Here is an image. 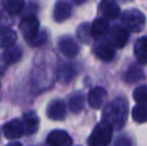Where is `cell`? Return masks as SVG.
I'll return each instance as SVG.
<instances>
[{"label": "cell", "instance_id": "6da1fadb", "mask_svg": "<svg viewBox=\"0 0 147 146\" xmlns=\"http://www.w3.org/2000/svg\"><path fill=\"white\" fill-rule=\"evenodd\" d=\"M128 119V102L125 98H115L107 103L102 113V120L107 122L112 128H123Z\"/></svg>", "mask_w": 147, "mask_h": 146}, {"label": "cell", "instance_id": "7a4b0ae2", "mask_svg": "<svg viewBox=\"0 0 147 146\" xmlns=\"http://www.w3.org/2000/svg\"><path fill=\"white\" fill-rule=\"evenodd\" d=\"M112 132H114V128L107 122L101 120L94 127L89 136V146H109L112 139Z\"/></svg>", "mask_w": 147, "mask_h": 146}, {"label": "cell", "instance_id": "3957f363", "mask_svg": "<svg viewBox=\"0 0 147 146\" xmlns=\"http://www.w3.org/2000/svg\"><path fill=\"white\" fill-rule=\"evenodd\" d=\"M121 23L129 32H140L146 25V17L138 9H128L123 13Z\"/></svg>", "mask_w": 147, "mask_h": 146}, {"label": "cell", "instance_id": "277c9868", "mask_svg": "<svg viewBox=\"0 0 147 146\" xmlns=\"http://www.w3.org/2000/svg\"><path fill=\"white\" fill-rule=\"evenodd\" d=\"M20 30L22 32L23 38L28 41V44L39 35V21L34 16H28V17L23 18L22 22L20 25Z\"/></svg>", "mask_w": 147, "mask_h": 146}, {"label": "cell", "instance_id": "5b68a950", "mask_svg": "<svg viewBox=\"0 0 147 146\" xmlns=\"http://www.w3.org/2000/svg\"><path fill=\"white\" fill-rule=\"evenodd\" d=\"M129 39V31L123 26H114L110 32V40L109 43L114 48H123L128 43Z\"/></svg>", "mask_w": 147, "mask_h": 146}, {"label": "cell", "instance_id": "8992f818", "mask_svg": "<svg viewBox=\"0 0 147 146\" xmlns=\"http://www.w3.org/2000/svg\"><path fill=\"white\" fill-rule=\"evenodd\" d=\"M3 133L8 140H17L25 135L23 131V124L20 119H13V120L8 122L3 127Z\"/></svg>", "mask_w": 147, "mask_h": 146}, {"label": "cell", "instance_id": "52a82bcc", "mask_svg": "<svg viewBox=\"0 0 147 146\" xmlns=\"http://www.w3.org/2000/svg\"><path fill=\"white\" fill-rule=\"evenodd\" d=\"M47 144L49 146H71L72 139L67 132L62 131V129H56L48 135Z\"/></svg>", "mask_w": 147, "mask_h": 146}, {"label": "cell", "instance_id": "ba28073f", "mask_svg": "<svg viewBox=\"0 0 147 146\" xmlns=\"http://www.w3.org/2000/svg\"><path fill=\"white\" fill-rule=\"evenodd\" d=\"M106 101H107V92L102 87L93 88L88 95L89 105H90V107L96 109V110L103 107V105H106Z\"/></svg>", "mask_w": 147, "mask_h": 146}, {"label": "cell", "instance_id": "9c48e42d", "mask_svg": "<svg viewBox=\"0 0 147 146\" xmlns=\"http://www.w3.org/2000/svg\"><path fill=\"white\" fill-rule=\"evenodd\" d=\"M47 115L52 120H62L66 116V103L62 100H53L47 107Z\"/></svg>", "mask_w": 147, "mask_h": 146}, {"label": "cell", "instance_id": "30bf717a", "mask_svg": "<svg viewBox=\"0 0 147 146\" xmlns=\"http://www.w3.org/2000/svg\"><path fill=\"white\" fill-rule=\"evenodd\" d=\"M99 10L106 20H116L120 14V8L116 0H102Z\"/></svg>", "mask_w": 147, "mask_h": 146}, {"label": "cell", "instance_id": "8fae6325", "mask_svg": "<svg viewBox=\"0 0 147 146\" xmlns=\"http://www.w3.org/2000/svg\"><path fill=\"white\" fill-rule=\"evenodd\" d=\"M58 49L63 56L66 57H75L79 53V45L72 38L63 36L58 41Z\"/></svg>", "mask_w": 147, "mask_h": 146}, {"label": "cell", "instance_id": "7c38bea8", "mask_svg": "<svg viewBox=\"0 0 147 146\" xmlns=\"http://www.w3.org/2000/svg\"><path fill=\"white\" fill-rule=\"evenodd\" d=\"M94 53L98 57L101 61L109 62L112 61L115 57V48L109 43V41H103V43H99L94 47Z\"/></svg>", "mask_w": 147, "mask_h": 146}, {"label": "cell", "instance_id": "4fadbf2b", "mask_svg": "<svg viewBox=\"0 0 147 146\" xmlns=\"http://www.w3.org/2000/svg\"><path fill=\"white\" fill-rule=\"evenodd\" d=\"M92 38L101 39L109 32V21L106 18H97L90 25Z\"/></svg>", "mask_w": 147, "mask_h": 146}, {"label": "cell", "instance_id": "5bb4252c", "mask_svg": "<svg viewBox=\"0 0 147 146\" xmlns=\"http://www.w3.org/2000/svg\"><path fill=\"white\" fill-rule=\"evenodd\" d=\"M23 131H25L26 135H32L38 131L39 128V118L35 113L30 111V113H26L23 115Z\"/></svg>", "mask_w": 147, "mask_h": 146}, {"label": "cell", "instance_id": "9a60e30c", "mask_svg": "<svg viewBox=\"0 0 147 146\" xmlns=\"http://www.w3.org/2000/svg\"><path fill=\"white\" fill-rule=\"evenodd\" d=\"M134 56L140 65H147V36H143L136 41Z\"/></svg>", "mask_w": 147, "mask_h": 146}, {"label": "cell", "instance_id": "2e32d148", "mask_svg": "<svg viewBox=\"0 0 147 146\" xmlns=\"http://www.w3.org/2000/svg\"><path fill=\"white\" fill-rule=\"evenodd\" d=\"M17 34L10 27H0V48H8L14 45Z\"/></svg>", "mask_w": 147, "mask_h": 146}, {"label": "cell", "instance_id": "e0dca14e", "mask_svg": "<svg viewBox=\"0 0 147 146\" xmlns=\"http://www.w3.org/2000/svg\"><path fill=\"white\" fill-rule=\"evenodd\" d=\"M71 16V5L65 0H61L56 4L54 7V20L57 22H62V21L67 20Z\"/></svg>", "mask_w": 147, "mask_h": 146}, {"label": "cell", "instance_id": "ac0fdd59", "mask_svg": "<svg viewBox=\"0 0 147 146\" xmlns=\"http://www.w3.org/2000/svg\"><path fill=\"white\" fill-rule=\"evenodd\" d=\"M21 57H22V51L18 47L14 45L5 48L4 53H3V59H4V62L7 65L16 64V62H18L21 59Z\"/></svg>", "mask_w": 147, "mask_h": 146}, {"label": "cell", "instance_id": "d6986e66", "mask_svg": "<svg viewBox=\"0 0 147 146\" xmlns=\"http://www.w3.org/2000/svg\"><path fill=\"white\" fill-rule=\"evenodd\" d=\"M3 7L9 14H20L25 8L23 0H3Z\"/></svg>", "mask_w": 147, "mask_h": 146}, {"label": "cell", "instance_id": "ffe728a7", "mask_svg": "<svg viewBox=\"0 0 147 146\" xmlns=\"http://www.w3.org/2000/svg\"><path fill=\"white\" fill-rule=\"evenodd\" d=\"M133 120L137 123H146L147 122V105L145 103H138L132 110Z\"/></svg>", "mask_w": 147, "mask_h": 146}, {"label": "cell", "instance_id": "44dd1931", "mask_svg": "<svg viewBox=\"0 0 147 146\" xmlns=\"http://www.w3.org/2000/svg\"><path fill=\"white\" fill-rule=\"evenodd\" d=\"M145 75H143V71L138 65H133V66L129 67V70L125 74V80L128 83H137L140 82L141 79H143Z\"/></svg>", "mask_w": 147, "mask_h": 146}, {"label": "cell", "instance_id": "7402d4cb", "mask_svg": "<svg viewBox=\"0 0 147 146\" xmlns=\"http://www.w3.org/2000/svg\"><path fill=\"white\" fill-rule=\"evenodd\" d=\"M78 39L84 44H89L92 40V32H90V25L88 23H81L78 28Z\"/></svg>", "mask_w": 147, "mask_h": 146}, {"label": "cell", "instance_id": "603a6c76", "mask_svg": "<svg viewBox=\"0 0 147 146\" xmlns=\"http://www.w3.org/2000/svg\"><path fill=\"white\" fill-rule=\"evenodd\" d=\"M84 102H85V100H84L83 96L81 95H75V96H72V97L70 98L69 109L72 111L74 114H78V113H80V111L83 110Z\"/></svg>", "mask_w": 147, "mask_h": 146}, {"label": "cell", "instance_id": "cb8c5ba5", "mask_svg": "<svg viewBox=\"0 0 147 146\" xmlns=\"http://www.w3.org/2000/svg\"><path fill=\"white\" fill-rule=\"evenodd\" d=\"M133 98L137 103L147 105V85H140L133 92Z\"/></svg>", "mask_w": 147, "mask_h": 146}, {"label": "cell", "instance_id": "d4e9b609", "mask_svg": "<svg viewBox=\"0 0 147 146\" xmlns=\"http://www.w3.org/2000/svg\"><path fill=\"white\" fill-rule=\"evenodd\" d=\"M71 76H72V71H71V69H70V66H63L62 69L58 70V80L59 82L66 83L71 79Z\"/></svg>", "mask_w": 147, "mask_h": 146}, {"label": "cell", "instance_id": "484cf974", "mask_svg": "<svg viewBox=\"0 0 147 146\" xmlns=\"http://www.w3.org/2000/svg\"><path fill=\"white\" fill-rule=\"evenodd\" d=\"M115 146H132V141L129 140V137L127 136H121L116 140Z\"/></svg>", "mask_w": 147, "mask_h": 146}, {"label": "cell", "instance_id": "4316f807", "mask_svg": "<svg viewBox=\"0 0 147 146\" xmlns=\"http://www.w3.org/2000/svg\"><path fill=\"white\" fill-rule=\"evenodd\" d=\"M7 146H22L20 144V142H10V144H8Z\"/></svg>", "mask_w": 147, "mask_h": 146}]
</instances>
